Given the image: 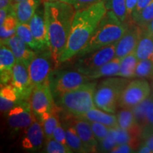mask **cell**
<instances>
[{
	"instance_id": "cell-1",
	"label": "cell",
	"mask_w": 153,
	"mask_h": 153,
	"mask_svg": "<svg viewBox=\"0 0 153 153\" xmlns=\"http://www.w3.org/2000/svg\"><path fill=\"white\" fill-rule=\"evenodd\" d=\"M43 5L49 48L57 69L61 64L60 57L68 43L76 10L62 1H45Z\"/></svg>"
},
{
	"instance_id": "cell-2",
	"label": "cell",
	"mask_w": 153,
	"mask_h": 153,
	"mask_svg": "<svg viewBox=\"0 0 153 153\" xmlns=\"http://www.w3.org/2000/svg\"><path fill=\"white\" fill-rule=\"evenodd\" d=\"M106 11L103 1L76 11L68 43L60 57L61 63L75 57L85 46Z\"/></svg>"
},
{
	"instance_id": "cell-3",
	"label": "cell",
	"mask_w": 153,
	"mask_h": 153,
	"mask_svg": "<svg viewBox=\"0 0 153 153\" xmlns=\"http://www.w3.org/2000/svg\"><path fill=\"white\" fill-rule=\"evenodd\" d=\"M128 25L120 22L113 11H107L89 41L75 57L84 56L116 43L122 37Z\"/></svg>"
},
{
	"instance_id": "cell-4",
	"label": "cell",
	"mask_w": 153,
	"mask_h": 153,
	"mask_svg": "<svg viewBox=\"0 0 153 153\" xmlns=\"http://www.w3.org/2000/svg\"><path fill=\"white\" fill-rule=\"evenodd\" d=\"M97 86L95 80L83 84L63 94L56 101V104L70 116H81L97 107L94 102Z\"/></svg>"
},
{
	"instance_id": "cell-5",
	"label": "cell",
	"mask_w": 153,
	"mask_h": 153,
	"mask_svg": "<svg viewBox=\"0 0 153 153\" xmlns=\"http://www.w3.org/2000/svg\"><path fill=\"white\" fill-rule=\"evenodd\" d=\"M128 79L120 76H111L101 81L97 86L94 102L97 108L107 113L116 112L118 101L128 84Z\"/></svg>"
},
{
	"instance_id": "cell-6",
	"label": "cell",
	"mask_w": 153,
	"mask_h": 153,
	"mask_svg": "<svg viewBox=\"0 0 153 153\" xmlns=\"http://www.w3.org/2000/svg\"><path fill=\"white\" fill-rule=\"evenodd\" d=\"M93 80L76 70L55 69L49 76V85L54 99L57 101L65 94Z\"/></svg>"
},
{
	"instance_id": "cell-7",
	"label": "cell",
	"mask_w": 153,
	"mask_h": 153,
	"mask_svg": "<svg viewBox=\"0 0 153 153\" xmlns=\"http://www.w3.org/2000/svg\"><path fill=\"white\" fill-rule=\"evenodd\" d=\"M55 70V63L50 48L37 51L28 65L30 83L36 85L49 82V76Z\"/></svg>"
},
{
	"instance_id": "cell-8",
	"label": "cell",
	"mask_w": 153,
	"mask_h": 153,
	"mask_svg": "<svg viewBox=\"0 0 153 153\" xmlns=\"http://www.w3.org/2000/svg\"><path fill=\"white\" fill-rule=\"evenodd\" d=\"M116 42L89 54L76 57L74 68L84 74L97 70L116 57Z\"/></svg>"
},
{
	"instance_id": "cell-9",
	"label": "cell",
	"mask_w": 153,
	"mask_h": 153,
	"mask_svg": "<svg viewBox=\"0 0 153 153\" xmlns=\"http://www.w3.org/2000/svg\"><path fill=\"white\" fill-rule=\"evenodd\" d=\"M152 91L150 84L145 79H134L129 82L122 93L118 101L121 108H132L150 95Z\"/></svg>"
},
{
	"instance_id": "cell-10",
	"label": "cell",
	"mask_w": 153,
	"mask_h": 153,
	"mask_svg": "<svg viewBox=\"0 0 153 153\" xmlns=\"http://www.w3.org/2000/svg\"><path fill=\"white\" fill-rule=\"evenodd\" d=\"M29 102L33 114L38 119L54 109L56 105L49 82L36 85L33 88Z\"/></svg>"
},
{
	"instance_id": "cell-11",
	"label": "cell",
	"mask_w": 153,
	"mask_h": 153,
	"mask_svg": "<svg viewBox=\"0 0 153 153\" xmlns=\"http://www.w3.org/2000/svg\"><path fill=\"white\" fill-rule=\"evenodd\" d=\"M35 114L29 101H21L7 112V123L13 135L28 128L33 122Z\"/></svg>"
},
{
	"instance_id": "cell-12",
	"label": "cell",
	"mask_w": 153,
	"mask_h": 153,
	"mask_svg": "<svg viewBox=\"0 0 153 153\" xmlns=\"http://www.w3.org/2000/svg\"><path fill=\"white\" fill-rule=\"evenodd\" d=\"M11 84L14 87L20 101H29L33 87L30 83L28 66L20 61H16L13 68Z\"/></svg>"
},
{
	"instance_id": "cell-13",
	"label": "cell",
	"mask_w": 153,
	"mask_h": 153,
	"mask_svg": "<svg viewBox=\"0 0 153 153\" xmlns=\"http://www.w3.org/2000/svg\"><path fill=\"white\" fill-rule=\"evenodd\" d=\"M142 32L143 28L134 22L130 23L125 33L116 42V57L121 60L123 57L135 51Z\"/></svg>"
},
{
	"instance_id": "cell-14",
	"label": "cell",
	"mask_w": 153,
	"mask_h": 153,
	"mask_svg": "<svg viewBox=\"0 0 153 153\" xmlns=\"http://www.w3.org/2000/svg\"><path fill=\"white\" fill-rule=\"evenodd\" d=\"M28 24L36 41L39 44L42 51L49 48L48 36L45 24L43 4H41L38 6L35 14Z\"/></svg>"
},
{
	"instance_id": "cell-15",
	"label": "cell",
	"mask_w": 153,
	"mask_h": 153,
	"mask_svg": "<svg viewBox=\"0 0 153 153\" xmlns=\"http://www.w3.org/2000/svg\"><path fill=\"white\" fill-rule=\"evenodd\" d=\"M45 138V133L41 122L35 116L32 123L25 131L22 140V148L29 151L39 150L43 146Z\"/></svg>"
},
{
	"instance_id": "cell-16",
	"label": "cell",
	"mask_w": 153,
	"mask_h": 153,
	"mask_svg": "<svg viewBox=\"0 0 153 153\" xmlns=\"http://www.w3.org/2000/svg\"><path fill=\"white\" fill-rule=\"evenodd\" d=\"M70 122L76 129L78 135L84 144L89 149L90 152H96L98 148V141L96 139L91 129V124L87 120L81 119L69 115Z\"/></svg>"
},
{
	"instance_id": "cell-17",
	"label": "cell",
	"mask_w": 153,
	"mask_h": 153,
	"mask_svg": "<svg viewBox=\"0 0 153 153\" xmlns=\"http://www.w3.org/2000/svg\"><path fill=\"white\" fill-rule=\"evenodd\" d=\"M16 59L11 50L6 45H1L0 48V82L1 86L11 83L13 68Z\"/></svg>"
},
{
	"instance_id": "cell-18",
	"label": "cell",
	"mask_w": 153,
	"mask_h": 153,
	"mask_svg": "<svg viewBox=\"0 0 153 153\" xmlns=\"http://www.w3.org/2000/svg\"><path fill=\"white\" fill-rule=\"evenodd\" d=\"M2 45H7L11 50L16 61L23 62L28 66L36 55V51L30 48L16 34L7 39Z\"/></svg>"
},
{
	"instance_id": "cell-19",
	"label": "cell",
	"mask_w": 153,
	"mask_h": 153,
	"mask_svg": "<svg viewBox=\"0 0 153 153\" xmlns=\"http://www.w3.org/2000/svg\"><path fill=\"white\" fill-rule=\"evenodd\" d=\"M41 1V0H24L13 4V13L18 23H29Z\"/></svg>"
},
{
	"instance_id": "cell-20",
	"label": "cell",
	"mask_w": 153,
	"mask_h": 153,
	"mask_svg": "<svg viewBox=\"0 0 153 153\" xmlns=\"http://www.w3.org/2000/svg\"><path fill=\"white\" fill-rule=\"evenodd\" d=\"M74 117L85 119L89 121L98 122V123H101L108 126L111 128H117L119 127L116 116H115L114 114H110L99 108H97V107L81 116H74Z\"/></svg>"
},
{
	"instance_id": "cell-21",
	"label": "cell",
	"mask_w": 153,
	"mask_h": 153,
	"mask_svg": "<svg viewBox=\"0 0 153 153\" xmlns=\"http://www.w3.org/2000/svg\"><path fill=\"white\" fill-rule=\"evenodd\" d=\"M62 125L65 129V135L68 145L73 152H90L80 138L76 129L70 122V118L63 120Z\"/></svg>"
},
{
	"instance_id": "cell-22",
	"label": "cell",
	"mask_w": 153,
	"mask_h": 153,
	"mask_svg": "<svg viewBox=\"0 0 153 153\" xmlns=\"http://www.w3.org/2000/svg\"><path fill=\"white\" fill-rule=\"evenodd\" d=\"M20 101L14 87L11 84L1 86L0 90V109L1 112H8Z\"/></svg>"
},
{
	"instance_id": "cell-23",
	"label": "cell",
	"mask_w": 153,
	"mask_h": 153,
	"mask_svg": "<svg viewBox=\"0 0 153 153\" xmlns=\"http://www.w3.org/2000/svg\"><path fill=\"white\" fill-rule=\"evenodd\" d=\"M120 60H121L120 59L115 57L109 62L106 63L97 70L87 74L86 75L94 80L101 77L116 76L120 70Z\"/></svg>"
},
{
	"instance_id": "cell-24",
	"label": "cell",
	"mask_w": 153,
	"mask_h": 153,
	"mask_svg": "<svg viewBox=\"0 0 153 153\" xmlns=\"http://www.w3.org/2000/svg\"><path fill=\"white\" fill-rule=\"evenodd\" d=\"M43 126L45 139L53 138V133L56 127L60 123V107L55 106L52 111L39 119Z\"/></svg>"
},
{
	"instance_id": "cell-25",
	"label": "cell",
	"mask_w": 153,
	"mask_h": 153,
	"mask_svg": "<svg viewBox=\"0 0 153 153\" xmlns=\"http://www.w3.org/2000/svg\"><path fill=\"white\" fill-rule=\"evenodd\" d=\"M138 62L139 60L134 51L121 59L119 72L116 76H120L128 79L134 78Z\"/></svg>"
},
{
	"instance_id": "cell-26",
	"label": "cell",
	"mask_w": 153,
	"mask_h": 153,
	"mask_svg": "<svg viewBox=\"0 0 153 153\" xmlns=\"http://www.w3.org/2000/svg\"><path fill=\"white\" fill-rule=\"evenodd\" d=\"M135 53L139 61L149 59L152 55L153 38L149 35L145 29H143L142 34L135 50Z\"/></svg>"
},
{
	"instance_id": "cell-27",
	"label": "cell",
	"mask_w": 153,
	"mask_h": 153,
	"mask_svg": "<svg viewBox=\"0 0 153 153\" xmlns=\"http://www.w3.org/2000/svg\"><path fill=\"white\" fill-rule=\"evenodd\" d=\"M16 34L34 51L37 52V51H42L39 44L36 41L35 38L32 33L28 23H26V24L18 23Z\"/></svg>"
},
{
	"instance_id": "cell-28",
	"label": "cell",
	"mask_w": 153,
	"mask_h": 153,
	"mask_svg": "<svg viewBox=\"0 0 153 153\" xmlns=\"http://www.w3.org/2000/svg\"><path fill=\"white\" fill-rule=\"evenodd\" d=\"M107 11H111L123 24L128 25L126 0H102Z\"/></svg>"
},
{
	"instance_id": "cell-29",
	"label": "cell",
	"mask_w": 153,
	"mask_h": 153,
	"mask_svg": "<svg viewBox=\"0 0 153 153\" xmlns=\"http://www.w3.org/2000/svg\"><path fill=\"white\" fill-rule=\"evenodd\" d=\"M17 24H18V21L12 10V12L9 14V16L0 26L1 45H2L7 39L16 34Z\"/></svg>"
},
{
	"instance_id": "cell-30",
	"label": "cell",
	"mask_w": 153,
	"mask_h": 153,
	"mask_svg": "<svg viewBox=\"0 0 153 153\" xmlns=\"http://www.w3.org/2000/svg\"><path fill=\"white\" fill-rule=\"evenodd\" d=\"M119 128L124 130H132L139 126L131 108H122L116 115Z\"/></svg>"
},
{
	"instance_id": "cell-31",
	"label": "cell",
	"mask_w": 153,
	"mask_h": 153,
	"mask_svg": "<svg viewBox=\"0 0 153 153\" xmlns=\"http://www.w3.org/2000/svg\"><path fill=\"white\" fill-rule=\"evenodd\" d=\"M153 76V62L150 58L140 60L137 63L134 78L150 79Z\"/></svg>"
},
{
	"instance_id": "cell-32",
	"label": "cell",
	"mask_w": 153,
	"mask_h": 153,
	"mask_svg": "<svg viewBox=\"0 0 153 153\" xmlns=\"http://www.w3.org/2000/svg\"><path fill=\"white\" fill-rule=\"evenodd\" d=\"M153 19V0L140 13L138 16L133 21L143 29H145Z\"/></svg>"
},
{
	"instance_id": "cell-33",
	"label": "cell",
	"mask_w": 153,
	"mask_h": 153,
	"mask_svg": "<svg viewBox=\"0 0 153 153\" xmlns=\"http://www.w3.org/2000/svg\"><path fill=\"white\" fill-rule=\"evenodd\" d=\"M153 133V86L150 95V102L147 108L145 126L142 130V139Z\"/></svg>"
},
{
	"instance_id": "cell-34",
	"label": "cell",
	"mask_w": 153,
	"mask_h": 153,
	"mask_svg": "<svg viewBox=\"0 0 153 153\" xmlns=\"http://www.w3.org/2000/svg\"><path fill=\"white\" fill-rule=\"evenodd\" d=\"M149 102H150V96L146 99H145L144 101H142V102L137 104V106L131 108L133 113L137 125L141 128L142 130L145 126L146 111L149 104Z\"/></svg>"
},
{
	"instance_id": "cell-35",
	"label": "cell",
	"mask_w": 153,
	"mask_h": 153,
	"mask_svg": "<svg viewBox=\"0 0 153 153\" xmlns=\"http://www.w3.org/2000/svg\"><path fill=\"white\" fill-rule=\"evenodd\" d=\"M118 145L115 135V128H111L109 133L98 144L97 150L101 152H111L115 147Z\"/></svg>"
},
{
	"instance_id": "cell-36",
	"label": "cell",
	"mask_w": 153,
	"mask_h": 153,
	"mask_svg": "<svg viewBox=\"0 0 153 153\" xmlns=\"http://www.w3.org/2000/svg\"><path fill=\"white\" fill-rule=\"evenodd\" d=\"M45 152L48 153H70L73 152L68 145H63L55 140L51 138L46 140Z\"/></svg>"
},
{
	"instance_id": "cell-37",
	"label": "cell",
	"mask_w": 153,
	"mask_h": 153,
	"mask_svg": "<svg viewBox=\"0 0 153 153\" xmlns=\"http://www.w3.org/2000/svg\"><path fill=\"white\" fill-rule=\"evenodd\" d=\"M89 123L91 124L94 135L99 143L101 142L109 133L110 128H108V126L101 123H98V122L89 121Z\"/></svg>"
},
{
	"instance_id": "cell-38",
	"label": "cell",
	"mask_w": 153,
	"mask_h": 153,
	"mask_svg": "<svg viewBox=\"0 0 153 153\" xmlns=\"http://www.w3.org/2000/svg\"><path fill=\"white\" fill-rule=\"evenodd\" d=\"M71 4L76 11L81 10L91 7L102 0H60Z\"/></svg>"
},
{
	"instance_id": "cell-39",
	"label": "cell",
	"mask_w": 153,
	"mask_h": 153,
	"mask_svg": "<svg viewBox=\"0 0 153 153\" xmlns=\"http://www.w3.org/2000/svg\"><path fill=\"white\" fill-rule=\"evenodd\" d=\"M53 138H55L56 140L59 141L60 143H62L63 145H68L65 135V129L64 126L62 125V123L61 122L59 123V124L56 127V128L55 130L54 133H53Z\"/></svg>"
},
{
	"instance_id": "cell-40",
	"label": "cell",
	"mask_w": 153,
	"mask_h": 153,
	"mask_svg": "<svg viewBox=\"0 0 153 153\" xmlns=\"http://www.w3.org/2000/svg\"><path fill=\"white\" fill-rule=\"evenodd\" d=\"M152 0H138L136 6H135V9H134L133 14H132V22L138 16L140 13L144 9L145 7L150 4Z\"/></svg>"
},
{
	"instance_id": "cell-41",
	"label": "cell",
	"mask_w": 153,
	"mask_h": 153,
	"mask_svg": "<svg viewBox=\"0 0 153 153\" xmlns=\"http://www.w3.org/2000/svg\"><path fill=\"white\" fill-rule=\"evenodd\" d=\"M137 1L138 0H126V9H127V19H128V25L130 23H132V14L135 9V6H136Z\"/></svg>"
},
{
	"instance_id": "cell-42",
	"label": "cell",
	"mask_w": 153,
	"mask_h": 153,
	"mask_svg": "<svg viewBox=\"0 0 153 153\" xmlns=\"http://www.w3.org/2000/svg\"><path fill=\"white\" fill-rule=\"evenodd\" d=\"M135 152V150H133V148L131 145L128 144H121V145H118L117 146L115 147V148L111 150L113 153H130V152Z\"/></svg>"
},
{
	"instance_id": "cell-43",
	"label": "cell",
	"mask_w": 153,
	"mask_h": 153,
	"mask_svg": "<svg viewBox=\"0 0 153 153\" xmlns=\"http://www.w3.org/2000/svg\"><path fill=\"white\" fill-rule=\"evenodd\" d=\"M142 142L148 145L153 152V133L149 134L148 135H147L146 137L143 138Z\"/></svg>"
},
{
	"instance_id": "cell-44",
	"label": "cell",
	"mask_w": 153,
	"mask_h": 153,
	"mask_svg": "<svg viewBox=\"0 0 153 153\" xmlns=\"http://www.w3.org/2000/svg\"><path fill=\"white\" fill-rule=\"evenodd\" d=\"M137 151H136L137 152H140V153H150L152 152V150L149 148V147L145 143H143V142H141L139 148H137Z\"/></svg>"
},
{
	"instance_id": "cell-45",
	"label": "cell",
	"mask_w": 153,
	"mask_h": 153,
	"mask_svg": "<svg viewBox=\"0 0 153 153\" xmlns=\"http://www.w3.org/2000/svg\"><path fill=\"white\" fill-rule=\"evenodd\" d=\"M12 5V0H0V9H9Z\"/></svg>"
},
{
	"instance_id": "cell-46",
	"label": "cell",
	"mask_w": 153,
	"mask_h": 153,
	"mask_svg": "<svg viewBox=\"0 0 153 153\" xmlns=\"http://www.w3.org/2000/svg\"><path fill=\"white\" fill-rule=\"evenodd\" d=\"M145 30H146V32L149 34V35L151 36L153 38V19L149 23V24L147 26V27L145 28Z\"/></svg>"
},
{
	"instance_id": "cell-47",
	"label": "cell",
	"mask_w": 153,
	"mask_h": 153,
	"mask_svg": "<svg viewBox=\"0 0 153 153\" xmlns=\"http://www.w3.org/2000/svg\"><path fill=\"white\" fill-rule=\"evenodd\" d=\"M43 2H45V1H60V0H41Z\"/></svg>"
},
{
	"instance_id": "cell-48",
	"label": "cell",
	"mask_w": 153,
	"mask_h": 153,
	"mask_svg": "<svg viewBox=\"0 0 153 153\" xmlns=\"http://www.w3.org/2000/svg\"><path fill=\"white\" fill-rule=\"evenodd\" d=\"M24 1V0H12V2H13V4H15V3L19 2V1Z\"/></svg>"
},
{
	"instance_id": "cell-49",
	"label": "cell",
	"mask_w": 153,
	"mask_h": 153,
	"mask_svg": "<svg viewBox=\"0 0 153 153\" xmlns=\"http://www.w3.org/2000/svg\"><path fill=\"white\" fill-rule=\"evenodd\" d=\"M150 60H152V62H153V53H152V55H151V57H150Z\"/></svg>"
},
{
	"instance_id": "cell-50",
	"label": "cell",
	"mask_w": 153,
	"mask_h": 153,
	"mask_svg": "<svg viewBox=\"0 0 153 153\" xmlns=\"http://www.w3.org/2000/svg\"><path fill=\"white\" fill-rule=\"evenodd\" d=\"M150 80L152 81V86H153V76H152V77L150 78Z\"/></svg>"
}]
</instances>
